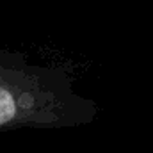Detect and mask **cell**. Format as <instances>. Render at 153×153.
Wrapping results in <instances>:
<instances>
[{
    "label": "cell",
    "mask_w": 153,
    "mask_h": 153,
    "mask_svg": "<svg viewBox=\"0 0 153 153\" xmlns=\"http://www.w3.org/2000/svg\"><path fill=\"white\" fill-rule=\"evenodd\" d=\"M98 116L100 105L76 93L68 71L0 52V132L78 128Z\"/></svg>",
    "instance_id": "cell-1"
}]
</instances>
